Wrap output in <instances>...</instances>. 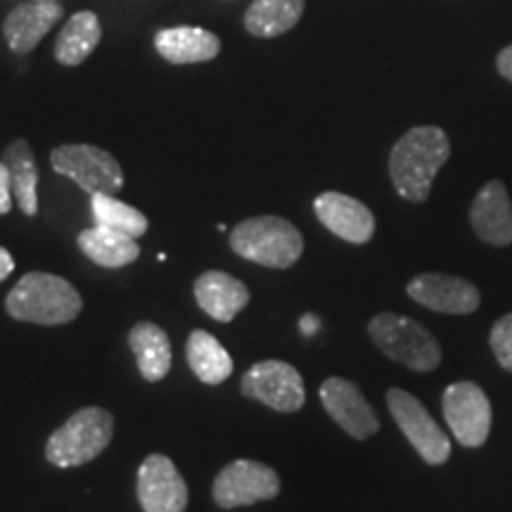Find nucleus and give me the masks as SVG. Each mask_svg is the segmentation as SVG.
<instances>
[{
    "label": "nucleus",
    "mask_w": 512,
    "mask_h": 512,
    "mask_svg": "<svg viewBox=\"0 0 512 512\" xmlns=\"http://www.w3.org/2000/svg\"><path fill=\"white\" fill-rule=\"evenodd\" d=\"M304 0H254L245 12V29L256 38H275L297 27Z\"/></svg>",
    "instance_id": "24"
},
{
    "label": "nucleus",
    "mask_w": 512,
    "mask_h": 512,
    "mask_svg": "<svg viewBox=\"0 0 512 512\" xmlns=\"http://www.w3.org/2000/svg\"><path fill=\"white\" fill-rule=\"evenodd\" d=\"M102 38L100 19L95 12L83 10L76 12L67 19L60 36L55 43V60L64 64V67H76V64L86 62L93 55V50L98 48Z\"/></svg>",
    "instance_id": "22"
},
{
    "label": "nucleus",
    "mask_w": 512,
    "mask_h": 512,
    "mask_svg": "<svg viewBox=\"0 0 512 512\" xmlns=\"http://www.w3.org/2000/svg\"><path fill=\"white\" fill-rule=\"evenodd\" d=\"M240 392L271 411L297 413L306 403V389L299 370L285 361H261L242 375Z\"/></svg>",
    "instance_id": "10"
},
{
    "label": "nucleus",
    "mask_w": 512,
    "mask_h": 512,
    "mask_svg": "<svg viewBox=\"0 0 512 512\" xmlns=\"http://www.w3.org/2000/svg\"><path fill=\"white\" fill-rule=\"evenodd\" d=\"M368 335L384 356L415 373H430L441 363V347L418 320L384 311L368 323Z\"/></svg>",
    "instance_id": "4"
},
{
    "label": "nucleus",
    "mask_w": 512,
    "mask_h": 512,
    "mask_svg": "<svg viewBox=\"0 0 512 512\" xmlns=\"http://www.w3.org/2000/svg\"><path fill=\"white\" fill-rule=\"evenodd\" d=\"M408 297L415 304L425 306L434 313H451V316H467L475 313L482 304V294L470 280L448 273H420L406 287Z\"/></svg>",
    "instance_id": "12"
},
{
    "label": "nucleus",
    "mask_w": 512,
    "mask_h": 512,
    "mask_svg": "<svg viewBox=\"0 0 512 512\" xmlns=\"http://www.w3.org/2000/svg\"><path fill=\"white\" fill-rule=\"evenodd\" d=\"M441 411L453 439L465 448H479L491 434V411L489 396L475 382H453L448 384L441 396Z\"/></svg>",
    "instance_id": "8"
},
{
    "label": "nucleus",
    "mask_w": 512,
    "mask_h": 512,
    "mask_svg": "<svg viewBox=\"0 0 512 512\" xmlns=\"http://www.w3.org/2000/svg\"><path fill=\"white\" fill-rule=\"evenodd\" d=\"M83 309V299L76 287L60 275L31 271L19 278L5 297V311L10 318L34 325L72 323Z\"/></svg>",
    "instance_id": "2"
},
{
    "label": "nucleus",
    "mask_w": 512,
    "mask_h": 512,
    "mask_svg": "<svg viewBox=\"0 0 512 512\" xmlns=\"http://www.w3.org/2000/svg\"><path fill=\"white\" fill-rule=\"evenodd\" d=\"M280 494V477L259 460H233L216 475L211 498L223 510L245 508L259 501H273Z\"/></svg>",
    "instance_id": "9"
},
{
    "label": "nucleus",
    "mask_w": 512,
    "mask_h": 512,
    "mask_svg": "<svg viewBox=\"0 0 512 512\" xmlns=\"http://www.w3.org/2000/svg\"><path fill=\"white\" fill-rule=\"evenodd\" d=\"M3 162L10 171L12 181V195L19 204L24 216H36L38 214V166L31 145L24 138L15 140L5 147Z\"/></svg>",
    "instance_id": "23"
},
{
    "label": "nucleus",
    "mask_w": 512,
    "mask_h": 512,
    "mask_svg": "<svg viewBox=\"0 0 512 512\" xmlns=\"http://www.w3.org/2000/svg\"><path fill=\"white\" fill-rule=\"evenodd\" d=\"M451 157V143L444 128L415 126L396 140L389 155V176L403 200L425 202L434 178Z\"/></svg>",
    "instance_id": "1"
},
{
    "label": "nucleus",
    "mask_w": 512,
    "mask_h": 512,
    "mask_svg": "<svg viewBox=\"0 0 512 512\" xmlns=\"http://www.w3.org/2000/svg\"><path fill=\"white\" fill-rule=\"evenodd\" d=\"M155 48L171 64L211 62L221 53V38L202 27H174L157 31Z\"/></svg>",
    "instance_id": "18"
},
{
    "label": "nucleus",
    "mask_w": 512,
    "mask_h": 512,
    "mask_svg": "<svg viewBox=\"0 0 512 512\" xmlns=\"http://www.w3.org/2000/svg\"><path fill=\"white\" fill-rule=\"evenodd\" d=\"M12 181H10V171L5 166L3 159H0V216L10 214L12 209Z\"/></svg>",
    "instance_id": "27"
},
{
    "label": "nucleus",
    "mask_w": 512,
    "mask_h": 512,
    "mask_svg": "<svg viewBox=\"0 0 512 512\" xmlns=\"http://www.w3.org/2000/svg\"><path fill=\"white\" fill-rule=\"evenodd\" d=\"M230 249L252 264L285 271L302 259L304 238L283 216H254L233 228Z\"/></svg>",
    "instance_id": "3"
},
{
    "label": "nucleus",
    "mask_w": 512,
    "mask_h": 512,
    "mask_svg": "<svg viewBox=\"0 0 512 512\" xmlns=\"http://www.w3.org/2000/svg\"><path fill=\"white\" fill-rule=\"evenodd\" d=\"M318 328H320V320H318L316 316H313V313H306V316H304L302 320H299V330H302L304 337L316 335Z\"/></svg>",
    "instance_id": "30"
},
{
    "label": "nucleus",
    "mask_w": 512,
    "mask_h": 512,
    "mask_svg": "<svg viewBox=\"0 0 512 512\" xmlns=\"http://www.w3.org/2000/svg\"><path fill=\"white\" fill-rule=\"evenodd\" d=\"M318 221L351 245H366L375 235V216L366 204L344 192H323L313 202Z\"/></svg>",
    "instance_id": "14"
},
{
    "label": "nucleus",
    "mask_w": 512,
    "mask_h": 512,
    "mask_svg": "<svg viewBox=\"0 0 512 512\" xmlns=\"http://www.w3.org/2000/svg\"><path fill=\"white\" fill-rule=\"evenodd\" d=\"M62 17L64 8L55 0L17 5L3 22L5 41L15 55H29Z\"/></svg>",
    "instance_id": "15"
},
{
    "label": "nucleus",
    "mask_w": 512,
    "mask_h": 512,
    "mask_svg": "<svg viewBox=\"0 0 512 512\" xmlns=\"http://www.w3.org/2000/svg\"><path fill=\"white\" fill-rule=\"evenodd\" d=\"M136 491L143 512H185L188 508V484L164 453H152L140 463Z\"/></svg>",
    "instance_id": "11"
},
{
    "label": "nucleus",
    "mask_w": 512,
    "mask_h": 512,
    "mask_svg": "<svg viewBox=\"0 0 512 512\" xmlns=\"http://www.w3.org/2000/svg\"><path fill=\"white\" fill-rule=\"evenodd\" d=\"M12 271H15V259H12L8 249L0 247V283H3L5 278H10Z\"/></svg>",
    "instance_id": "29"
},
{
    "label": "nucleus",
    "mask_w": 512,
    "mask_h": 512,
    "mask_svg": "<svg viewBox=\"0 0 512 512\" xmlns=\"http://www.w3.org/2000/svg\"><path fill=\"white\" fill-rule=\"evenodd\" d=\"M470 223L479 240L494 247L512 245V202L501 181H489L477 192Z\"/></svg>",
    "instance_id": "16"
},
{
    "label": "nucleus",
    "mask_w": 512,
    "mask_h": 512,
    "mask_svg": "<svg viewBox=\"0 0 512 512\" xmlns=\"http://www.w3.org/2000/svg\"><path fill=\"white\" fill-rule=\"evenodd\" d=\"M50 166L72 178L88 195H117L124 188V171L107 150L95 145H60L50 152Z\"/></svg>",
    "instance_id": "6"
},
{
    "label": "nucleus",
    "mask_w": 512,
    "mask_h": 512,
    "mask_svg": "<svg viewBox=\"0 0 512 512\" xmlns=\"http://www.w3.org/2000/svg\"><path fill=\"white\" fill-rule=\"evenodd\" d=\"M320 403L332 420L342 427L349 437L368 439L380 430V418L373 406L361 394L354 382L344 377H328L320 384Z\"/></svg>",
    "instance_id": "13"
},
{
    "label": "nucleus",
    "mask_w": 512,
    "mask_h": 512,
    "mask_svg": "<svg viewBox=\"0 0 512 512\" xmlns=\"http://www.w3.org/2000/svg\"><path fill=\"white\" fill-rule=\"evenodd\" d=\"M185 358L195 377L209 387L226 382L233 375V358L226 347L207 330H192L185 342Z\"/></svg>",
    "instance_id": "21"
},
{
    "label": "nucleus",
    "mask_w": 512,
    "mask_h": 512,
    "mask_svg": "<svg viewBox=\"0 0 512 512\" xmlns=\"http://www.w3.org/2000/svg\"><path fill=\"white\" fill-rule=\"evenodd\" d=\"M114 415L107 408L88 406L76 411L60 430L50 434L46 458L55 467H79L91 463L110 446Z\"/></svg>",
    "instance_id": "5"
},
{
    "label": "nucleus",
    "mask_w": 512,
    "mask_h": 512,
    "mask_svg": "<svg viewBox=\"0 0 512 512\" xmlns=\"http://www.w3.org/2000/svg\"><path fill=\"white\" fill-rule=\"evenodd\" d=\"M91 211L98 226L119 230V233L131 235V238H140L150 228V221H147L143 211L117 200L114 195H105V192L91 195Z\"/></svg>",
    "instance_id": "25"
},
{
    "label": "nucleus",
    "mask_w": 512,
    "mask_h": 512,
    "mask_svg": "<svg viewBox=\"0 0 512 512\" xmlns=\"http://www.w3.org/2000/svg\"><path fill=\"white\" fill-rule=\"evenodd\" d=\"M489 344L496 361L512 373V313H505L496 320L494 328H491Z\"/></svg>",
    "instance_id": "26"
},
{
    "label": "nucleus",
    "mask_w": 512,
    "mask_h": 512,
    "mask_svg": "<svg viewBox=\"0 0 512 512\" xmlns=\"http://www.w3.org/2000/svg\"><path fill=\"white\" fill-rule=\"evenodd\" d=\"M195 302L209 318L230 323L249 304V290L226 271H207L195 280Z\"/></svg>",
    "instance_id": "17"
},
{
    "label": "nucleus",
    "mask_w": 512,
    "mask_h": 512,
    "mask_svg": "<svg viewBox=\"0 0 512 512\" xmlns=\"http://www.w3.org/2000/svg\"><path fill=\"white\" fill-rule=\"evenodd\" d=\"M496 67H498V72H501L503 79H508L512 83V43L498 53Z\"/></svg>",
    "instance_id": "28"
},
{
    "label": "nucleus",
    "mask_w": 512,
    "mask_h": 512,
    "mask_svg": "<svg viewBox=\"0 0 512 512\" xmlns=\"http://www.w3.org/2000/svg\"><path fill=\"white\" fill-rule=\"evenodd\" d=\"M128 347L136 356L138 370L145 382H159L169 375L171 370V342L164 328L157 323L143 320L133 325L128 332Z\"/></svg>",
    "instance_id": "19"
},
{
    "label": "nucleus",
    "mask_w": 512,
    "mask_h": 512,
    "mask_svg": "<svg viewBox=\"0 0 512 512\" xmlns=\"http://www.w3.org/2000/svg\"><path fill=\"white\" fill-rule=\"evenodd\" d=\"M387 408L403 437L411 441V446L420 453L427 465H444L451 456V439L441 430L439 422H434L425 403L415 399L406 389L392 387L387 392Z\"/></svg>",
    "instance_id": "7"
},
{
    "label": "nucleus",
    "mask_w": 512,
    "mask_h": 512,
    "mask_svg": "<svg viewBox=\"0 0 512 512\" xmlns=\"http://www.w3.org/2000/svg\"><path fill=\"white\" fill-rule=\"evenodd\" d=\"M76 245L93 264L102 268H124L140 256V247L136 238L131 235L119 233V230H112L107 226H98L95 223L93 228L81 230L79 238H76Z\"/></svg>",
    "instance_id": "20"
}]
</instances>
